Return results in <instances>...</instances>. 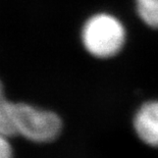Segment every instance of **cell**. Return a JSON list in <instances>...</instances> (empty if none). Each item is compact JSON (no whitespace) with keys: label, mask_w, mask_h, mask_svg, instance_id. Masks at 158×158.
Masks as SVG:
<instances>
[{"label":"cell","mask_w":158,"mask_h":158,"mask_svg":"<svg viewBox=\"0 0 158 158\" xmlns=\"http://www.w3.org/2000/svg\"><path fill=\"white\" fill-rule=\"evenodd\" d=\"M84 50L96 60L107 61L123 52L129 30L123 19L110 10H97L84 21L80 32Z\"/></svg>","instance_id":"cell-1"},{"label":"cell","mask_w":158,"mask_h":158,"mask_svg":"<svg viewBox=\"0 0 158 158\" xmlns=\"http://www.w3.org/2000/svg\"><path fill=\"white\" fill-rule=\"evenodd\" d=\"M11 122L16 135L38 143L54 141L62 129V122L56 113L29 105L10 102Z\"/></svg>","instance_id":"cell-2"},{"label":"cell","mask_w":158,"mask_h":158,"mask_svg":"<svg viewBox=\"0 0 158 158\" xmlns=\"http://www.w3.org/2000/svg\"><path fill=\"white\" fill-rule=\"evenodd\" d=\"M134 127L144 143L158 148V99L144 102L138 108L134 116Z\"/></svg>","instance_id":"cell-3"},{"label":"cell","mask_w":158,"mask_h":158,"mask_svg":"<svg viewBox=\"0 0 158 158\" xmlns=\"http://www.w3.org/2000/svg\"><path fill=\"white\" fill-rule=\"evenodd\" d=\"M133 7L141 23L158 31V0H133Z\"/></svg>","instance_id":"cell-4"},{"label":"cell","mask_w":158,"mask_h":158,"mask_svg":"<svg viewBox=\"0 0 158 158\" xmlns=\"http://www.w3.org/2000/svg\"><path fill=\"white\" fill-rule=\"evenodd\" d=\"M9 105H10V101H8L4 97L3 86L0 82V134L6 137L16 135V132L11 122Z\"/></svg>","instance_id":"cell-5"},{"label":"cell","mask_w":158,"mask_h":158,"mask_svg":"<svg viewBox=\"0 0 158 158\" xmlns=\"http://www.w3.org/2000/svg\"><path fill=\"white\" fill-rule=\"evenodd\" d=\"M0 158H11V148L6 136L0 134Z\"/></svg>","instance_id":"cell-6"}]
</instances>
